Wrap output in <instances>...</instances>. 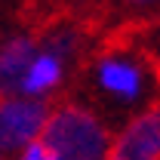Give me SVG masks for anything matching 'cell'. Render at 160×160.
Here are the masks:
<instances>
[{"instance_id":"cell-1","label":"cell","mask_w":160,"mask_h":160,"mask_svg":"<svg viewBox=\"0 0 160 160\" xmlns=\"http://www.w3.org/2000/svg\"><path fill=\"white\" fill-rule=\"evenodd\" d=\"M108 129L89 108L74 102H52V111L40 129V142L56 160H102L108 151Z\"/></svg>"},{"instance_id":"cell-2","label":"cell","mask_w":160,"mask_h":160,"mask_svg":"<svg viewBox=\"0 0 160 160\" xmlns=\"http://www.w3.org/2000/svg\"><path fill=\"white\" fill-rule=\"evenodd\" d=\"M52 102L34 99H0V151H19L37 142Z\"/></svg>"},{"instance_id":"cell-3","label":"cell","mask_w":160,"mask_h":160,"mask_svg":"<svg viewBox=\"0 0 160 160\" xmlns=\"http://www.w3.org/2000/svg\"><path fill=\"white\" fill-rule=\"evenodd\" d=\"M105 160H160V102L148 105L111 142Z\"/></svg>"},{"instance_id":"cell-4","label":"cell","mask_w":160,"mask_h":160,"mask_svg":"<svg viewBox=\"0 0 160 160\" xmlns=\"http://www.w3.org/2000/svg\"><path fill=\"white\" fill-rule=\"evenodd\" d=\"M34 59H37V43L28 34L9 37L0 46V99H9L16 89H22L25 71L31 68Z\"/></svg>"},{"instance_id":"cell-5","label":"cell","mask_w":160,"mask_h":160,"mask_svg":"<svg viewBox=\"0 0 160 160\" xmlns=\"http://www.w3.org/2000/svg\"><path fill=\"white\" fill-rule=\"evenodd\" d=\"M99 83L102 89H108L111 96H117L123 102H136L142 92V71L129 62L111 59V56H102L99 59Z\"/></svg>"},{"instance_id":"cell-6","label":"cell","mask_w":160,"mask_h":160,"mask_svg":"<svg viewBox=\"0 0 160 160\" xmlns=\"http://www.w3.org/2000/svg\"><path fill=\"white\" fill-rule=\"evenodd\" d=\"M62 83V62L40 52L37 59L31 62V68L25 71V80H22V92L28 96H40V92H49Z\"/></svg>"},{"instance_id":"cell-7","label":"cell","mask_w":160,"mask_h":160,"mask_svg":"<svg viewBox=\"0 0 160 160\" xmlns=\"http://www.w3.org/2000/svg\"><path fill=\"white\" fill-rule=\"evenodd\" d=\"M22 160H56V154H52V151H49V148H46V145L37 139V142H31V145L25 148Z\"/></svg>"},{"instance_id":"cell-8","label":"cell","mask_w":160,"mask_h":160,"mask_svg":"<svg viewBox=\"0 0 160 160\" xmlns=\"http://www.w3.org/2000/svg\"><path fill=\"white\" fill-rule=\"evenodd\" d=\"M129 6H148V3H154V0H126Z\"/></svg>"}]
</instances>
